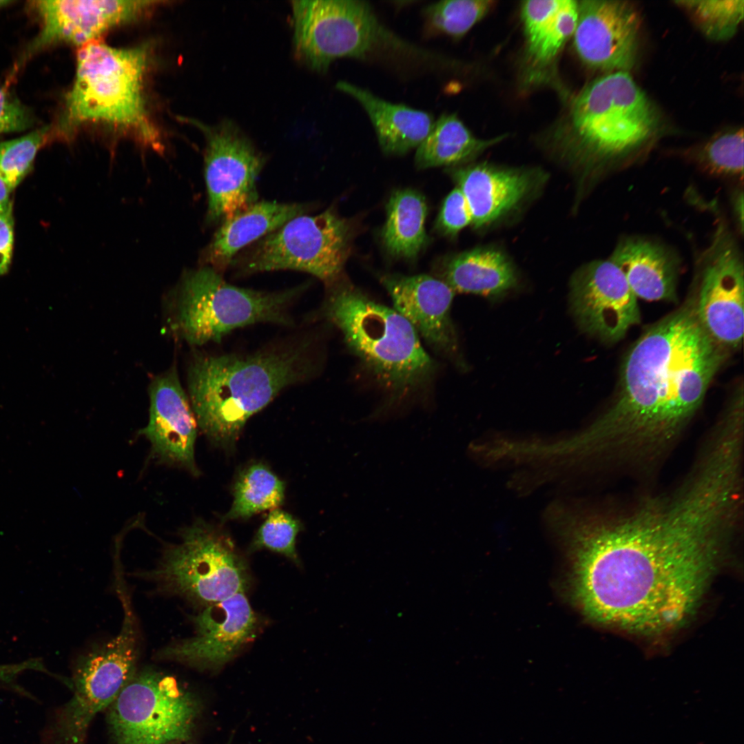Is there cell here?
<instances>
[{
    "instance_id": "1",
    "label": "cell",
    "mask_w": 744,
    "mask_h": 744,
    "mask_svg": "<svg viewBox=\"0 0 744 744\" xmlns=\"http://www.w3.org/2000/svg\"><path fill=\"white\" fill-rule=\"evenodd\" d=\"M741 503L728 476L699 466L672 493L630 509L561 504L548 518L568 548L573 592L584 614L657 636L679 628L695 612L738 524Z\"/></svg>"
},
{
    "instance_id": "2",
    "label": "cell",
    "mask_w": 744,
    "mask_h": 744,
    "mask_svg": "<svg viewBox=\"0 0 744 744\" xmlns=\"http://www.w3.org/2000/svg\"><path fill=\"white\" fill-rule=\"evenodd\" d=\"M729 353L702 327L690 291L630 347L612 403L567 442L574 457L640 460L661 454L699 409Z\"/></svg>"
},
{
    "instance_id": "3",
    "label": "cell",
    "mask_w": 744,
    "mask_h": 744,
    "mask_svg": "<svg viewBox=\"0 0 744 744\" xmlns=\"http://www.w3.org/2000/svg\"><path fill=\"white\" fill-rule=\"evenodd\" d=\"M314 338L301 336L249 353L198 354L187 375L189 402L202 432L231 447L248 419L318 368Z\"/></svg>"
},
{
    "instance_id": "4",
    "label": "cell",
    "mask_w": 744,
    "mask_h": 744,
    "mask_svg": "<svg viewBox=\"0 0 744 744\" xmlns=\"http://www.w3.org/2000/svg\"><path fill=\"white\" fill-rule=\"evenodd\" d=\"M327 287L322 314L382 388L401 397L430 382L435 364L403 316L341 278Z\"/></svg>"
},
{
    "instance_id": "5",
    "label": "cell",
    "mask_w": 744,
    "mask_h": 744,
    "mask_svg": "<svg viewBox=\"0 0 744 744\" xmlns=\"http://www.w3.org/2000/svg\"><path fill=\"white\" fill-rule=\"evenodd\" d=\"M149 52V43L118 48L99 39L80 47L58 134L70 138L85 123H103L130 132L143 144L161 152V136L148 114L144 92Z\"/></svg>"
},
{
    "instance_id": "6",
    "label": "cell",
    "mask_w": 744,
    "mask_h": 744,
    "mask_svg": "<svg viewBox=\"0 0 744 744\" xmlns=\"http://www.w3.org/2000/svg\"><path fill=\"white\" fill-rule=\"evenodd\" d=\"M570 121L577 161L583 174L596 180L641 160L655 138L658 116L632 76L614 72L579 94Z\"/></svg>"
},
{
    "instance_id": "7",
    "label": "cell",
    "mask_w": 744,
    "mask_h": 744,
    "mask_svg": "<svg viewBox=\"0 0 744 744\" xmlns=\"http://www.w3.org/2000/svg\"><path fill=\"white\" fill-rule=\"evenodd\" d=\"M307 287L276 291L238 287L201 265L187 271L177 288L176 329L187 343L201 346L256 323L292 325L290 308Z\"/></svg>"
},
{
    "instance_id": "8",
    "label": "cell",
    "mask_w": 744,
    "mask_h": 744,
    "mask_svg": "<svg viewBox=\"0 0 744 744\" xmlns=\"http://www.w3.org/2000/svg\"><path fill=\"white\" fill-rule=\"evenodd\" d=\"M348 221L332 209L294 217L245 248L233 259L238 276L296 270L310 273L330 286L342 278L351 251Z\"/></svg>"
},
{
    "instance_id": "9",
    "label": "cell",
    "mask_w": 744,
    "mask_h": 744,
    "mask_svg": "<svg viewBox=\"0 0 744 744\" xmlns=\"http://www.w3.org/2000/svg\"><path fill=\"white\" fill-rule=\"evenodd\" d=\"M180 537L165 548L156 568L145 573L163 590L205 607L245 592L247 566L227 535L197 521Z\"/></svg>"
},
{
    "instance_id": "10",
    "label": "cell",
    "mask_w": 744,
    "mask_h": 744,
    "mask_svg": "<svg viewBox=\"0 0 744 744\" xmlns=\"http://www.w3.org/2000/svg\"><path fill=\"white\" fill-rule=\"evenodd\" d=\"M295 57L309 69L324 72L335 59H365L393 42V37L365 1H292Z\"/></svg>"
},
{
    "instance_id": "11",
    "label": "cell",
    "mask_w": 744,
    "mask_h": 744,
    "mask_svg": "<svg viewBox=\"0 0 744 744\" xmlns=\"http://www.w3.org/2000/svg\"><path fill=\"white\" fill-rule=\"evenodd\" d=\"M197 699L174 676L153 669L136 672L108 707L116 744H170L189 739Z\"/></svg>"
},
{
    "instance_id": "12",
    "label": "cell",
    "mask_w": 744,
    "mask_h": 744,
    "mask_svg": "<svg viewBox=\"0 0 744 744\" xmlns=\"http://www.w3.org/2000/svg\"><path fill=\"white\" fill-rule=\"evenodd\" d=\"M694 259L690 291L698 318L716 343L730 351L737 349L744 327L743 256L725 217L716 218L709 243Z\"/></svg>"
},
{
    "instance_id": "13",
    "label": "cell",
    "mask_w": 744,
    "mask_h": 744,
    "mask_svg": "<svg viewBox=\"0 0 744 744\" xmlns=\"http://www.w3.org/2000/svg\"><path fill=\"white\" fill-rule=\"evenodd\" d=\"M189 121L203 133L205 178L208 203L206 222L222 223L258 201L256 181L265 157L231 121L214 125Z\"/></svg>"
},
{
    "instance_id": "14",
    "label": "cell",
    "mask_w": 744,
    "mask_h": 744,
    "mask_svg": "<svg viewBox=\"0 0 744 744\" xmlns=\"http://www.w3.org/2000/svg\"><path fill=\"white\" fill-rule=\"evenodd\" d=\"M570 287V309L579 327L601 342H619L641 321L637 297L609 258L581 266Z\"/></svg>"
},
{
    "instance_id": "15",
    "label": "cell",
    "mask_w": 744,
    "mask_h": 744,
    "mask_svg": "<svg viewBox=\"0 0 744 744\" xmlns=\"http://www.w3.org/2000/svg\"><path fill=\"white\" fill-rule=\"evenodd\" d=\"M196 633L159 650L160 659L218 668L254 639L258 620L245 592L205 607L193 618Z\"/></svg>"
},
{
    "instance_id": "16",
    "label": "cell",
    "mask_w": 744,
    "mask_h": 744,
    "mask_svg": "<svg viewBox=\"0 0 744 744\" xmlns=\"http://www.w3.org/2000/svg\"><path fill=\"white\" fill-rule=\"evenodd\" d=\"M639 16L628 1L578 2L574 43L588 65L610 72H628L636 61Z\"/></svg>"
},
{
    "instance_id": "17",
    "label": "cell",
    "mask_w": 744,
    "mask_h": 744,
    "mask_svg": "<svg viewBox=\"0 0 744 744\" xmlns=\"http://www.w3.org/2000/svg\"><path fill=\"white\" fill-rule=\"evenodd\" d=\"M381 282L393 309L437 353L462 364L457 335L451 316L455 292L443 280L426 274L385 275Z\"/></svg>"
},
{
    "instance_id": "18",
    "label": "cell",
    "mask_w": 744,
    "mask_h": 744,
    "mask_svg": "<svg viewBox=\"0 0 744 744\" xmlns=\"http://www.w3.org/2000/svg\"><path fill=\"white\" fill-rule=\"evenodd\" d=\"M149 395V420L140 434L149 442L152 457L199 475L194 456L197 423L176 370L155 377Z\"/></svg>"
},
{
    "instance_id": "19",
    "label": "cell",
    "mask_w": 744,
    "mask_h": 744,
    "mask_svg": "<svg viewBox=\"0 0 744 744\" xmlns=\"http://www.w3.org/2000/svg\"><path fill=\"white\" fill-rule=\"evenodd\" d=\"M155 1L43 0L35 2L42 28L30 45L34 51L59 42L80 47L98 40L105 32L130 22Z\"/></svg>"
},
{
    "instance_id": "20",
    "label": "cell",
    "mask_w": 744,
    "mask_h": 744,
    "mask_svg": "<svg viewBox=\"0 0 744 744\" xmlns=\"http://www.w3.org/2000/svg\"><path fill=\"white\" fill-rule=\"evenodd\" d=\"M608 258L623 273L637 298L677 301L682 260L667 243L644 235H626L618 240Z\"/></svg>"
},
{
    "instance_id": "21",
    "label": "cell",
    "mask_w": 744,
    "mask_h": 744,
    "mask_svg": "<svg viewBox=\"0 0 744 744\" xmlns=\"http://www.w3.org/2000/svg\"><path fill=\"white\" fill-rule=\"evenodd\" d=\"M471 217L479 229L498 220L518 206L534 189V172L480 163L453 172Z\"/></svg>"
},
{
    "instance_id": "22",
    "label": "cell",
    "mask_w": 744,
    "mask_h": 744,
    "mask_svg": "<svg viewBox=\"0 0 744 744\" xmlns=\"http://www.w3.org/2000/svg\"><path fill=\"white\" fill-rule=\"evenodd\" d=\"M309 209L303 203L256 202L221 223L201 254L202 265L222 273L245 248Z\"/></svg>"
},
{
    "instance_id": "23",
    "label": "cell",
    "mask_w": 744,
    "mask_h": 744,
    "mask_svg": "<svg viewBox=\"0 0 744 744\" xmlns=\"http://www.w3.org/2000/svg\"><path fill=\"white\" fill-rule=\"evenodd\" d=\"M336 88L364 109L385 154H403L417 147L434 124L433 116L426 112L388 102L350 83L339 81Z\"/></svg>"
},
{
    "instance_id": "24",
    "label": "cell",
    "mask_w": 744,
    "mask_h": 744,
    "mask_svg": "<svg viewBox=\"0 0 744 744\" xmlns=\"http://www.w3.org/2000/svg\"><path fill=\"white\" fill-rule=\"evenodd\" d=\"M443 280L453 291L497 297L517 284L511 261L500 250L478 247L453 256L445 265Z\"/></svg>"
},
{
    "instance_id": "25",
    "label": "cell",
    "mask_w": 744,
    "mask_h": 744,
    "mask_svg": "<svg viewBox=\"0 0 744 744\" xmlns=\"http://www.w3.org/2000/svg\"><path fill=\"white\" fill-rule=\"evenodd\" d=\"M504 138H477L457 116L444 114L434 122L428 136L417 147L415 163L418 168L426 169L464 163Z\"/></svg>"
},
{
    "instance_id": "26",
    "label": "cell",
    "mask_w": 744,
    "mask_h": 744,
    "mask_svg": "<svg viewBox=\"0 0 744 744\" xmlns=\"http://www.w3.org/2000/svg\"><path fill=\"white\" fill-rule=\"evenodd\" d=\"M426 215L425 198L418 192L404 189L391 194L382 232L384 247L391 256L413 258L421 251L427 242Z\"/></svg>"
},
{
    "instance_id": "27",
    "label": "cell",
    "mask_w": 744,
    "mask_h": 744,
    "mask_svg": "<svg viewBox=\"0 0 744 744\" xmlns=\"http://www.w3.org/2000/svg\"><path fill=\"white\" fill-rule=\"evenodd\" d=\"M285 486L262 464H253L239 475L234 489V501L225 520L248 518L262 511L275 509L285 499Z\"/></svg>"
},
{
    "instance_id": "28",
    "label": "cell",
    "mask_w": 744,
    "mask_h": 744,
    "mask_svg": "<svg viewBox=\"0 0 744 744\" xmlns=\"http://www.w3.org/2000/svg\"><path fill=\"white\" fill-rule=\"evenodd\" d=\"M743 130L719 132L704 143L691 149L688 158L701 172L711 176L743 178Z\"/></svg>"
},
{
    "instance_id": "29",
    "label": "cell",
    "mask_w": 744,
    "mask_h": 744,
    "mask_svg": "<svg viewBox=\"0 0 744 744\" xmlns=\"http://www.w3.org/2000/svg\"><path fill=\"white\" fill-rule=\"evenodd\" d=\"M701 30L709 38L723 41L731 38L743 18L744 1H677Z\"/></svg>"
},
{
    "instance_id": "30",
    "label": "cell",
    "mask_w": 744,
    "mask_h": 744,
    "mask_svg": "<svg viewBox=\"0 0 744 744\" xmlns=\"http://www.w3.org/2000/svg\"><path fill=\"white\" fill-rule=\"evenodd\" d=\"M495 3L490 0L440 1L427 6L424 17L433 30L459 38L480 21Z\"/></svg>"
},
{
    "instance_id": "31",
    "label": "cell",
    "mask_w": 744,
    "mask_h": 744,
    "mask_svg": "<svg viewBox=\"0 0 744 744\" xmlns=\"http://www.w3.org/2000/svg\"><path fill=\"white\" fill-rule=\"evenodd\" d=\"M49 127H43L19 138L0 143V178L10 192L31 169L38 150L47 141Z\"/></svg>"
},
{
    "instance_id": "32",
    "label": "cell",
    "mask_w": 744,
    "mask_h": 744,
    "mask_svg": "<svg viewBox=\"0 0 744 744\" xmlns=\"http://www.w3.org/2000/svg\"><path fill=\"white\" fill-rule=\"evenodd\" d=\"M300 528V523L291 514L275 508L260 527L251 547L270 550L299 564L296 541Z\"/></svg>"
},
{
    "instance_id": "33",
    "label": "cell",
    "mask_w": 744,
    "mask_h": 744,
    "mask_svg": "<svg viewBox=\"0 0 744 744\" xmlns=\"http://www.w3.org/2000/svg\"><path fill=\"white\" fill-rule=\"evenodd\" d=\"M578 15V2L563 0L561 6L550 27L531 52L535 62L546 63L561 50L574 34Z\"/></svg>"
},
{
    "instance_id": "34",
    "label": "cell",
    "mask_w": 744,
    "mask_h": 744,
    "mask_svg": "<svg viewBox=\"0 0 744 744\" xmlns=\"http://www.w3.org/2000/svg\"><path fill=\"white\" fill-rule=\"evenodd\" d=\"M563 0L526 1L521 6V17L528 50L532 49L544 30L555 18Z\"/></svg>"
},
{
    "instance_id": "35",
    "label": "cell",
    "mask_w": 744,
    "mask_h": 744,
    "mask_svg": "<svg viewBox=\"0 0 744 744\" xmlns=\"http://www.w3.org/2000/svg\"><path fill=\"white\" fill-rule=\"evenodd\" d=\"M471 224V217L465 198L458 187L445 198L438 215L436 227L443 234L453 237Z\"/></svg>"
},
{
    "instance_id": "36",
    "label": "cell",
    "mask_w": 744,
    "mask_h": 744,
    "mask_svg": "<svg viewBox=\"0 0 744 744\" xmlns=\"http://www.w3.org/2000/svg\"><path fill=\"white\" fill-rule=\"evenodd\" d=\"M32 121L29 110L0 87V133L24 130Z\"/></svg>"
},
{
    "instance_id": "37",
    "label": "cell",
    "mask_w": 744,
    "mask_h": 744,
    "mask_svg": "<svg viewBox=\"0 0 744 744\" xmlns=\"http://www.w3.org/2000/svg\"><path fill=\"white\" fill-rule=\"evenodd\" d=\"M14 245L12 207L0 214V276L9 269Z\"/></svg>"
},
{
    "instance_id": "38",
    "label": "cell",
    "mask_w": 744,
    "mask_h": 744,
    "mask_svg": "<svg viewBox=\"0 0 744 744\" xmlns=\"http://www.w3.org/2000/svg\"><path fill=\"white\" fill-rule=\"evenodd\" d=\"M732 210L735 223L738 231L743 233V188H737L733 193Z\"/></svg>"
},
{
    "instance_id": "39",
    "label": "cell",
    "mask_w": 744,
    "mask_h": 744,
    "mask_svg": "<svg viewBox=\"0 0 744 744\" xmlns=\"http://www.w3.org/2000/svg\"><path fill=\"white\" fill-rule=\"evenodd\" d=\"M10 192L7 185L0 178V214L12 207V203L10 198Z\"/></svg>"
},
{
    "instance_id": "40",
    "label": "cell",
    "mask_w": 744,
    "mask_h": 744,
    "mask_svg": "<svg viewBox=\"0 0 744 744\" xmlns=\"http://www.w3.org/2000/svg\"><path fill=\"white\" fill-rule=\"evenodd\" d=\"M4 675V667L2 664H0V683L2 681Z\"/></svg>"
},
{
    "instance_id": "41",
    "label": "cell",
    "mask_w": 744,
    "mask_h": 744,
    "mask_svg": "<svg viewBox=\"0 0 744 744\" xmlns=\"http://www.w3.org/2000/svg\"><path fill=\"white\" fill-rule=\"evenodd\" d=\"M8 3H10V1H3V0H0V6H3V5H6V4H7Z\"/></svg>"
},
{
    "instance_id": "42",
    "label": "cell",
    "mask_w": 744,
    "mask_h": 744,
    "mask_svg": "<svg viewBox=\"0 0 744 744\" xmlns=\"http://www.w3.org/2000/svg\"><path fill=\"white\" fill-rule=\"evenodd\" d=\"M171 744V743H170Z\"/></svg>"
}]
</instances>
